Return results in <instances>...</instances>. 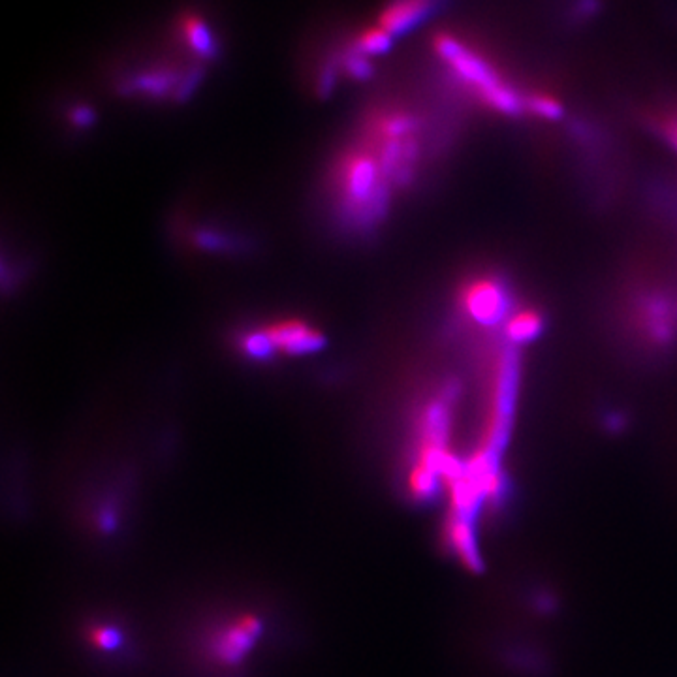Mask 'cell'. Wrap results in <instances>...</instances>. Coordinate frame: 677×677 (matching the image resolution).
Instances as JSON below:
<instances>
[{"label": "cell", "mask_w": 677, "mask_h": 677, "mask_svg": "<svg viewBox=\"0 0 677 677\" xmlns=\"http://www.w3.org/2000/svg\"><path fill=\"white\" fill-rule=\"evenodd\" d=\"M433 46L457 78L473 87L474 93L486 106L504 115H520L525 110V100L508 83H504L497 70L454 34L442 32L435 38Z\"/></svg>", "instance_id": "6da1fadb"}, {"label": "cell", "mask_w": 677, "mask_h": 677, "mask_svg": "<svg viewBox=\"0 0 677 677\" xmlns=\"http://www.w3.org/2000/svg\"><path fill=\"white\" fill-rule=\"evenodd\" d=\"M343 204L356 219L375 221L386 204V175L369 151H350L335 172Z\"/></svg>", "instance_id": "7a4b0ae2"}, {"label": "cell", "mask_w": 677, "mask_h": 677, "mask_svg": "<svg viewBox=\"0 0 677 677\" xmlns=\"http://www.w3.org/2000/svg\"><path fill=\"white\" fill-rule=\"evenodd\" d=\"M463 313L480 324H495L508 313V296L503 284L491 277H476L459 292Z\"/></svg>", "instance_id": "3957f363"}, {"label": "cell", "mask_w": 677, "mask_h": 677, "mask_svg": "<svg viewBox=\"0 0 677 677\" xmlns=\"http://www.w3.org/2000/svg\"><path fill=\"white\" fill-rule=\"evenodd\" d=\"M275 350L290 356H305L324 347V335L301 320H279L264 328Z\"/></svg>", "instance_id": "277c9868"}, {"label": "cell", "mask_w": 677, "mask_h": 677, "mask_svg": "<svg viewBox=\"0 0 677 677\" xmlns=\"http://www.w3.org/2000/svg\"><path fill=\"white\" fill-rule=\"evenodd\" d=\"M433 0H394L378 17V27L399 36L420 25L431 12Z\"/></svg>", "instance_id": "5b68a950"}, {"label": "cell", "mask_w": 677, "mask_h": 677, "mask_svg": "<svg viewBox=\"0 0 677 677\" xmlns=\"http://www.w3.org/2000/svg\"><path fill=\"white\" fill-rule=\"evenodd\" d=\"M542 326H544V320L538 311L520 309L506 318L504 335L512 345H525L540 335Z\"/></svg>", "instance_id": "8992f818"}, {"label": "cell", "mask_w": 677, "mask_h": 677, "mask_svg": "<svg viewBox=\"0 0 677 677\" xmlns=\"http://www.w3.org/2000/svg\"><path fill=\"white\" fill-rule=\"evenodd\" d=\"M183 34L192 51L204 59H211L217 55V42L213 32L205 25L200 17H183Z\"/></svg>", "instance_id": "52a82bcc"}, {"label": "cell", "mask_w": 677, "mask_h": 677, "mask_svg": "<svg viewBox=\"0 0 677 677\" xmlns=\"http://www.w3.org/2000/svg\"><path fill=\"white\" fill-rule=\"evenodd\" d=\"M392 42H394V36L377 25V27H371V29L363 31L356 38L352 49L362 53V55H367V57L369 55H382V53H386L388 49L392 48Z\"/></svg>", "instance_id": "ba28073f"}, {"label": "cell", "mask_w": 677, "mask_h": 677, "mask_svg": "<svg viewBox=\"0 0 677 677\" xmlns=\"http://www.w3.org/2000/svg\"><path fill=\"white\" fill-rule=\"evenodd\" d=\"M525 110L535 113L542 119H550V121H557L563 117V104L550 95L544 93H531L525 96Z\"/></svg>", "instance_id": "9c48e42d"}, {"label": "cell", "mask_w": 677, "mask_h": 677, "mask_svg": "<svg viewBox=\"0 0 677 677\" xmlns=\"http://www.w3.org/2000/svg\"><path fill=\"white\" fill-rule=\"evenodd\" d=\"M241 348L247 356H251L252 360H269L275 352V348L271 345V341H269V337L264 333V330L247 333L241 341Z\"/></svg>", "instance_id": "30bf717a"}, {"label": "cell", "mask_w": 677, "mask_h": 677, "mask_svg": "<svg viewBox=\"0 0 677 677\" xmlns=\"http://www.w3.org/2000/svg\"><path fill=\"white\" fill-rule=\"evenodd\" d=\"M345 70L348 76L356 79H367L373 74V64L369 61L367 55H362L358 51H350L345 57Z\"/></svg>", "instance_id": "8fae6325"}, {"label": "cell", "mask_w": 677, "mask_h": 677, "mask_svg": "<svg viewBox=\"0 0 677 677\" xmlns=\"http://www.w3.org/2000/svg\"><path fill=\"white\" fill-rule=\"evenodd\" d=\"M172 76L170 74H147L138 79V83H134V87H138L140 91L145 93H162L172 85Z\"/></svg>", "instance_id": "7c38bea8"}, {"label": "cell", "mask_w": 677, "mask_h": 677, "mask_svg": "<svg viewBox=\"0 0 677 677\" xmlns=\"http://www.w3.org/2000/svg\"><path fill=\"white\" fill-rule=\"evenodd\" d=\"M72 121L78 126L91 125V123H93V111L89 110V108H85V106H79V108H76L74 113H72Z\"/></svg>", "instance_id": "4fadbf2b"}, {"label": "cell", "mask_w": 677, "mask_h": 677, "mask_svg": "<svg viewBox=\"0 0 677 677\" xmlns=\"http://www.w3.org/2000/svg\"><path fill=\"white\" fill-rule=\"evenodd\" d=\"M664 134L670 142L674 143V147L677 149V121H668L664 125Z\"/></svg>", "instance_id": "5bb4252c"}]
</instances>
